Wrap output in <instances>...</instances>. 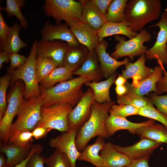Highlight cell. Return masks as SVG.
<instances>
[{"instance_id":"1","label":"cell","mask_w":167,"mask_h":167,"mask_svg":"<svg viewBox=\"0 0 167 167\" xmlns=\"http://www.w3.org/2000/svg\"><path fill=\"white\" fill-rule=\"evenodd\" d=\"M90 79L85 76H79L71 79L59 83L48 89L40 87L41 94L43 96L42 107H47L54 104H67L72 108L80 100L84 92L83 85Z\"/></svg>"},{"instance_id":"2","label":"cell","mask_w":167,"mask_h":167,"mask_svg":"<svg viewBox=\"0 0 167 167\" xmlns=\"http://www.w3.org/2000/svg\"><path fill=\"white\" fill-rule=\"evenodd\" d=\"M115 102L101 103L94 101L91 106L92 113L88 120L78 131L75 140L78 150L82 152L90 139L98 136L109 139L105 123L108 117L110 108Z\"/></svg>"},{"instance_id":"3","label":"cell","mask_w":167,"mask_h":167,"mask_svg":"<svg viewBox=\"0 0 167 167\" xmlns=\"http://www.w3.org/2000/svg\"><path fill=\"white\" fill-rule=\"evenodd\" d=\"M161 12L160 0H129L125 11V19L133 31H140L148 23L157 19Z\"/></svg>"},{"instance_id":"4","label":"cell","mask_w":167,"mask_h":167,"mask_svg":"<svg viewBox=\"0 0 167 167\" xmlns=\"http://www.w3.org/2000/svg\"><path fill=\"white\" fill-rule=\"evenodd\" d=\"M37 41L35 40L33 42L29 54L24 64L18 68L8 70L11 75V83H13L19 79L24 81L25 84L24 97L27 100L32 98L37 97L41 94L40 86L36 71Z\"/></svg>"},{"instance_id":"5","label":"cell","mask_w":167,"mask_h":167,"mask_svg":"<svg viewBox=\"0 0 167 167\" xmlns=\"http://www.w3.org/2000/svg\"><path fill=\"white\" fill-rule=\"evenodd\" d=\"M43 101L41 94L25 101L17 115L16 120L12 124L8 143L19 132L32 131L33 130L40 119Z\"/></svg>"},{"instance_id":"6","label":"cell","mask_w":167,"mask_h":167,"mask_svg":"<svg viewBox=\"0 0 167 167\" xmlns=\"http://www.w3.org/2000/svg\"><path fill=\"white\" fill-rule=\"evenodd\" d=\"M82 8L81 2L73 0H46L43 6L45 15L54 18L56 25L63 20L68 26L80 21Z\"/></svg>"},{"instance_id":"7","label":"cell","mask_w":167,"mask_h":167,"mask_svg":"<svg viewBox=\"0 0 167 167\" xmlns=\"http://www.w3.org/2000/svg\"><path fill=\"white\" fill-rule=\"evenodd\" d=\"M24 90L22 84L17 82L7 96L6 109L3 118L0 121V141L3 144L8 143L13 120L25 101L24 98Z\"/></svg>"},{"instance_id":"8","label":"cell","mask_w":167,"mask_h":167,"mask_svg":"<svg viewBox=\"0 0 167 167\" xmlns=\"http://www.w3.org/2000/svg\"><path fill=\"white\" fill-rule=\"evenodd\" d=\"M114 38L118 42L115 45V50L111 54L110 56L116 60L128 56L132 61L135 57L145 54L148 48L144 43L149 41L152 36L150 33L144 29L136 36L127 41L125 37L119 35H115Z\"/></svg>"},{"instance_id":"9","label":"cell","mask_w":167,"mask_h":167,"mask_svg":"<svg viewBox=\"0 0 167 167\" xmlns=\"http://www.w3.org/2000/svg\"><path fill=\"white\" fill-rule=\"evenodd\" d=\"M73 109L66 104L58 103L47 107H42L40 119L35 128H49L62 132H67L69 130L68 116Z\"/></svg>"},{"instance_id":"10","label":"cell","mask_w":167,"mask_h":167,"mask_svg":"<svg viewBox=\"0 0 167 167\" xmlns=\"http://www.w3.org/2000/svg\"><path fill=\"white\" fill-rule=\"evenodd\" d=\"M94 101L93 91L89 88L68 115L69 129L78 132L88 120L92 113L91 106Z\"/></svg>"},{"instance_id":"11","label":"cell","mask_w":167,"mask_h":167,"mask_svg":"<svg viewBox=\"0 0 167 167\" xmlns=\"http://www.w3.org/2000/svg\"><path fill=\"white\" fill-rule=\"evenodd\" d=\"M157 26L160 28L156 40L153 46L148 49L145 54L146 59H157L163 64L167 65V15L165 12L161 15L159 22L149 26L151 28Z\"/></svg>"},{"instance_id":"12","label":"cell","mask_w":167,"mask_h":167,"mask_svg":"<svg viewBox=\"0 0 167 167\" xmlns=\"http://www.w3.org/2000/svg\"><path fill=\"white\" fill-rule=\"evenodd\" d=\"M77 131L69 129L67 132H63L57 136L51 139L49 146L57 149L65 153L69 158L72 167H76V160L81 152L77 149L75 140Z\"/></svg>"},{"instance_id":"13","label":"cell","mask_w":167,"mask_h":167,"mask_svg":"<svg viewBox=\"0 0 167 167\" xmlns=\"http://www.w3.org/2000/svg\"><path fill=\"white\" fill-rule=\"evenodd\" d=\"M70 45L61 40L49 41L43 40L37 41L36 50L37 54L51 58L58 66H64L65 53Z\"/></svg>"},{"instance_id":"14","label":"cell","mask_w":167,"mask_h":167,"mask_svg":"<svg viewBox=\"0 0 167 167\" xmlns=\"http://www.w3.org/2000/svg\"><path fill=\"white\" fill-rule=\"evenodd\" d=\"M66 23L53 25L46 21L41 33L42 39L49 41L61 40L70 45H75L80 43Z\"/></svg>"},{"instance_id":"15","label":"cell","mask_w":167,"mask_h":167,"mask_svg":"<svg viewBox=\"0 0 167 167\" xmlns=\"http://www.w3.org/2000/svg\"><path fill=\"white\" fill-rule=\"evenodd\" d=\"M162 143L148 138H141L139 141L129 146L122 147L113 144V145L117 151L133 160L150 156Z\"/></svg>"},{"instance_id":"16","label":"cell","mask_w":167,"mask_h":167,"mask_svg":"<svg viewBox=\"0 0 167 167\" xmlns=\"http://www.w3.org/2000/svg\"><path fill=\"white\" fill-rule=\"evenodd\" d=\"M108 46V42L103 39L99 42L94 49L98 56L104 76L107 79L114 74L119 67L127 65L130 61V59L127 58L121 61H118L113 58L106 52Z\"/></svg>"},{"instance_id":"17","label":"cell","mask_w":167,"mask_h":167,"mask_svg":"<svg viewBox=\"0 0 167 167\" xmlns=\"http://www.w3.org/2000/svg\"><path fill=\"white\" fill-rule=\"evenodd\" d=\"M68 26L80 44L86 47L89 51L94 50L99 44L98 31L81 21L72 22Z\"/></svg>"},{"instance_id":"18","label":"cell","mask_w":167,"mask_h":167,"mask_svg":"<svg viewBox=\"0 0 167 167\" xmlns=\"http://www.w3.org/2000/svg\"><path fill=\"white\" fill-rule=\"evenodd\" d=\"M163 74L161 67L160 66H157L154 68L153 72L150 76L141 81L136 85L133 86L126 81L124 84L127 89L126 94L143 96L151 91L156 92V84L162 77Z\"/></svg>"},{"instance_id":"19","label":"cell","mask_w":167,"mask_h":167,"mask_svg":"<svg viewBox=\"0 0 167 167\" xmlns=\"http://www.w3.org/2000/svg\"><path fill=\"white\" fill-rule=\"evenodd\" d=\"M146 60L145 54L140 55L135 62H130L126 65L125 70L122 69L120 75L126 80L132 79L131 85H136L141 81L148 78L153 72V69L146 66Z\"/></svg>"},{"instance_id":"20","label":"cell","mask_w":167,"mask_h":167,"mask_svg":"<svg viewBox=\"0 0 167 167\" xmlns=\"http://www.w3.org/2000/svg\"><path fill=\"white\" fill-rule=\"evenodd\" d=\"M72 73L74 75L88 77L91 81L95 82H99L104 77L98 56L94 49L89 52L82 66Z\"/></svg>"},{"instance_id":"21","label":"cell","mask_w":167,"mask_h":167,"mask_svg":"<svg viewBox=\"0 0 167 167\" xmlns=\"http://www.w3.org/2000/svg\"><path fill=\"white\" fill-rule=\"evenodd\" d=\"M83 4L80 21L92 29L98 31L107 21L105 16L90 0H79Z\"/></svg>"},{"instance_id":"22","label":"cell","mask_w":167,"mask_h":167,"mask_svg":"<svg viewBox=\"0 0 167 167\" xmlns=\"http://www.w3.org/2000/svg\"><path fill=\"white\" fill-rule=\"evenodd\" d=\"M153 119H150L147 121L141 123H135L128 120L126 118L110 114L105 121V126L108 135L111 136L118 131L128 130L129 131L143 126L155 123Z\"/></svg>"},{"instance_id":"23","label":"cell","mask_w":167,"mask_h":167,"mask_svg":"<svg viewBox=\"0 0 167 167\" xmlns=\"http://www.w3.org/2000/svg\"><path fill=\"white\" fill-rule=\"evenodd\" d=\"M100 155L103 160V167H124L132 161L126 155L117 151L110 142L105 143Z\"/></svg>"},{"instance_id":"24","label":"cell","mask_w":167,"mask_h":167,"mask_svg":"<svg viewBox=\"0 0 167 167\" xmlns=\"http://www.w3.org/2000/svg\"><path fill=\"white\" fill-rule=\"evenodd\" d=\"M89 52L86 47L80 44L69 45L65 53L64 66L73 73L82 66L87 58Z\"/></svg>"},{"instance_id":"25","label":"cell","mask_w":167,"mask_h":167,"mask_svg":"<svg viewBox=\"0 0 167 167\" xmlns=\"http://www.w3.org/2000/svg\"><path fill=\"white\" fill-rule=\"evenodd\" d=\"M129 25V23L125 19L118 23L107 22L98 32L99 42L101 41L104 38L113 35H122L130 39L133 38L138 33L132 31Z\"/></svg>"},{"instance_id":"26","label":"cell","mask_w":167,"mask_h":167,"mask_svg":"<svg viewBox=\"0 0 167 167\" xmlns=\"http://www.w3.org/2000/svg\"><path fill=\"white\" fill-rule=\"evenodd\" d=\"M105 144V138L98 136L93 144L85 147L77 160L88 162L96 167H103V160L100 152L103 149Z\"/></svg>"},{"instance_id":"27","label":"cell","mask_w":167,"mask_h":167,"mask_svg":"<svg viewBox=\"0 0 167 167\" xmlns=\"http://www.w3.org/2000/svg\"><path fill=\"white\" fill-rule=\"evenodd\" d=\"M31 146L23 148L12 143L1 144V151L7 157L4 167H12L19 164L28 155Z\"/></svg>"},{"instance_id":"28","label":"cell","mask_w":167,"mask_h":167,"mask_svg":"<svg viewBox=\"0 0 167 167\" xmlns=\"http://www.w3.org/2000/svg\"><path fill=\"white\" fill-rule=\"evenodd\" d=\"M118 73L116 72L103 81L98 82L88 81L84 84L92 89L95 101L101 103L112 101L110 96L109 90L116 79Z\"/></svg>"},{"instance_id":"29","label":"cell","mask_w":167,"mask_h":167,"mask_svg":"<svg viewBox=\"0 0 167 167\" xmlns=\"http://www.w3.org/2000/svg\"><path fill=\"white\" fill-rule=\"evenodd\" d=\"M17 22L9 27L6 36L3 42L0 44V50H5L9 54L17 53L27 46L26 44L20 38L19 32L21 28Z\"/></svg>"},{"instance_id":"30","label":"cell","mask_w":167,"mask_h":167,"mask_svg":"<svg viewBox=\"0 0 167 167\" xmlns=\"http://www.w3.org/2000/svg\"><path fill=\"white\" fill-rule=\"evenodd\" d=\"M129 132L132 134L138 135L141 138H146L167 144V128L163 125L154 124L137 128Z\"/></svg>"},{"instance_id":"31","label":"cell","mask_w":167,"mask_h":167,"mask_svg":"<svg viewBox=\"0 0 167 167\" xmlns=\"http://www.w3.org/2000/svg\"><path fill=\"white\" fill-rule=\"evenodd\" d=\"M73 75L72 72L64 66L57 67L40 82V87L44 89L51 88L58 83L73 79Z\"/></svg>"},{"instance_id":"32","label":"cell","mask_w":167,"mask_h":167,"mask_svg":"<svg viewBox=\"0 0 167 167\" xmlns=\"http://www.w3.org/2000/svg\"><path fill=\"white\" fill-rule=\"evenodd\" d=\"M127 0H112L105 15L107 22H121L125 20V11Z\"/></svg>"},{"instance_id":"33","label":"cell","mask_w":167,"mask_h":167,"mask_svg":"<svg viewBox=\"0 0 167 167\" xmlns=\"http://www.w3.org/2000/svg\"><path fill=\"white\" fill-rule=\"evenodd\" d=\"M25 2L24 0H6V6L0 7V9L4 11L9 16H15L19 19L21 27L24 29L27 28L28 23L20 8L24 6Z\"/></svg>"},{"instance_id":"34","label":"cell","mask_w":167,"mask_h":167,"mask_svg":"<svg viewBox=\"0 0 167 167\" xmlns=\"http://www.w3.org/2000/svg\"><path fill=\"white\" fill-rule=\"evenodd\" d=\"M57 67H58V65L51 58L41 54H37L36 59V71L39 83Z\"/></svg>"},{"instance_id":"35","label":"cell","mask_w":167,"mask_h":167,"mask_svg":"<svg viewBox=\"0 0 167 167\" xmlns=\"http://www.w3.org/2000/svg\"><path fill=\"white\" fill-rule=\"evenodd\" d=\"M119 105H131L140 109L150 103L151 101L144 96L124 94L116 96Z\"/></svg>"},{"instance_id":"36","label":"cell","mask_w":167,"mask_h":167,"mask_svg":"<svg viewBox=\"0 0 167 167\" xmlns=\"http://www.w3.org/2000/svg\"><path fill=\"white\" fill-rule=\"evenodd\" d=\"M45 164L47 167H72L67 156L56 148L46 158Z\"/></svg>"},{"instance_id":"37","label":"cell","mask_w":167,"mask_h":167,"mask_svg":"<svg viewBox=\"0 0 167 167\" xmlns=\"http://www.w3.org/2000/svg\"><path fill=\"white\" fill-rule=\"evenodd\" d=\"M138 115L158 121L167 128V116L156 109L152 102L139 109Z\"/></svg>"},{"instance_id":"38","label":"cell","mask_w":167,"mask_h":167,"mask_svg":"<svg viewBox=\"0 0 167 167\" xmlns=\"http://www.w3.org/2000/svg\"><path fill=\"white\" fill-rule=\"evenodd\" d=\"M11 79L10 74L3 75L0 78V121L3 118L7 107L6 92Z\"/></svg>"},{"instance_id":"39","label":"cell","mask_w":167,"mask_h":167,"mask_svg":"<svg viewBox=\"0 0 167 167\" xmlns=\"http://www.w3.org/2000/svg\"><path fill=\"white\" fill-rule=\"evenodd\" d=\"M139 109L131 105H112L109 109L110 114L124 118L132 115H138Z\"/></svg>"},{"instance_id":"40","label":"cell","mask_w":167,"mask_h":167,"mask_svg":"<svg viewBox=\"0 0 167 167\" xmlns=\"http://www.w3.org/2000/svg\"><path fill=\"white\" fill-rule=\"evenodd\" d=\"M34 138L32 131H23L19 133L9 144L12 143L23 148L32 146Z\"/></svg>"},{"instance_id":"41","label":"cell","mask_w":167,"mask_h":167,"mask_svg":"<svg viewBox=\"0 0 167 167\" xmlns=\"http://www.w3.org/2000/svg\"><path fill=\"white\" fill-rule=\"evenodd\" d=\"M157 107V109L167 116V95L159 96L154 94L148 98Z\"/></svg>"},{"instance_id":"42","label":"cell","mask_w":167,"mask_h":167,"mask_svg":"<svg viewBox=\"0 0 167 167\" xmlns=\"http://www.w3.org/2000/svg\"><path fill=\"white\" fill-rule=\"evenodd\" d=\"M41 153L37 152L33 153L28 160L26 167H44L46 158Z\"/></svg>"},{"instance_id":"43","label":"cell","mask_w":167,"mask_h":167,"mask_svg":"<svg viewBox=\"0 0 167 167\" xmlns=\"http://www.w3.org/2000/svg\"><path fill=\"white\" fill-rule=\"evenodd\" d=\"M157 62L161 67L163 74L162 77L156 84V93L159 95H161L164 93H167V72L161 61L157 60Z\"/></svg>"},{"instance_id":"44","label":"cell","mask_w":167,"mask_h":167,"mask_svg":"<svg viewBox=\"0 0 167 167\" xmlns=\"http://www.w3.org/2000/svg\"><path fill=\"white\" fill-rule=\"evenodd\" d=\"M10 66L8 70H12L17 69L25 62L27 60L24 56L18 54L17 53L10 54Z\"/></svg>"},{"instance_id":"45","label":"cell","mask_w":167,"mask_h":167,"mask_svg":"<svg viewBox=\"0 0 167 167\" xmlns=\"http://www.w3.org/2000/svg\"><path fill=\"white\" fill-rule=\"evenodd\" d=\"M43 150V146L40 144H35L31 146V150L28 156L19 164L12 167H26L27 162L31 155L37 152H41Z\"/></svg>"},{"instance_id":"46","label":"cell","mask_w":167,"mask_h":167,"mask_svg":"<svg viewBox=\"0 0 167 167\" xmlns=\"http://www.w3.org/2000/svg\"><path fill=\"white\" fill-rule=\"evenodd\" d=\"M9 28L5 21L1 11H0V44L4 41Z\"/></svg>"},{"instance_id":"47","label":"cell","mask_w":167,"mask_h":167,"mask_svg":"<svg viewBox=\"0 0 167 167\" xmlns=\"http://www.w3.org/2000/svg\"><path fill=\"white\" fill-rule=\"evenodd\" d=\"M52 129L49 128L38 127L35 128L32 131L33 138L39 139L45 137Z\"/></svg>"},{"instance_id":"48","label":"cell","mask_w":167,"mask_h":167,"mask_svg":"<svg viewBox=\"0 0 167 167\" xmlns=\"http://www.w3.org/2000/svg\"><path fill=\"white\" fill-rule=\"evenodd\" d=\"M96 6L101 13L105 16L108 6L112 0H91Z\"/></svg>"},{"instance_id":"49","label":"cell","mask_w":167,"mask_h":167,"mask_svg":"<svg viewBox=\"0 0 167 167\" xmlns=\"http://www.w3.org/2000/svg\"><path fill=\"white\" fill-rule=\"evenodd\" d=\"M149 156L132 160L129 165L124 167H149L148 164Z\"/></svg>"},{"instance_id":"50","label":"cell","mask_w":167,"mask_h":167,"mask_svg":"<svg viewBox=\"0 0 167 167\" xmlns=\"http://www.w3.org/2000/svg\"><path fill=\"white\" fill-rule=\"evenodd\" d=\"M10 54L7 52L2 50L0 53V68H2L3 64L8 62L10 61Z\"/></svg>"},{"instance_id":"51","label":"cell","mask_w":167,"mask_h":167,"mask_svg":"<svg viewBox=\"0 0 167 167\" xmlns=\"http://www.w3.org/2000/svg\"><path fill=\"white\" fill-rule=\"evenodd\" d=\"M115 89L116 93L117 95L118 96H121L125 94L127 91V88L124 85L121 86H116Z\"/></svg>"},{"instance_id":"52","label":"cell","mask_w":167,"mask_h":167,"mask_svg":"<svg viewBox=\"0 0 167 167\" xmlns=\"http://www.w3.org/2000/svg\"><path fill=\"white\" fill-rule=\"evenodd\" d=\"M126 81V79L119 74L115 80L114 84L116 86L122 85L125 84Z\"/></svg>"},{"instance_id":"53","label":"cell","mask_w":167,"mask_h":167,"mask_svg":"<svg viewBox=\"0 0 167 167\" xmlns=\"http://www.w3.org/2000/svg\"><path fill=\"white\" fill-rule=\"evenodd\" d=\"M6 160L2 155L0 156V167H4L6 163Z\"/></svg>"},{"instance_id":"54","label":"cell","mask_w":167,"mask_h":167,"mask_svg":"<svg viewBox=\"0 0 167 167\" xmlns=\"http://www.w3.org/2000/svg\"><path fill=\"white\" fill-rule=\"evenodd\" d=\"M164 12L167 15V7L165 8Z\"/></svg>"},{"instance_id":"55","label":"cell","mask_w":167,"mask_h":167,"mask_svg":"<svg viewBox=\"0 0 167 167\" xmlns=\"http://www.w3.org/2000/svg\"><path fill=\"white\" fill-rule=\"evenodd\" d=\"M166 51H167V44L166 46Z\"/></svg>"}]
</instances>
